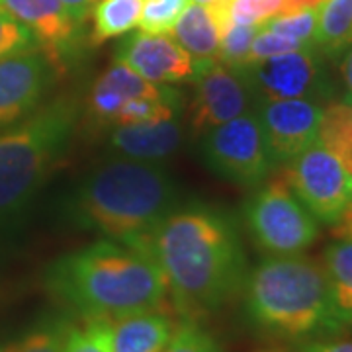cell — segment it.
<instances>
[{
    "instance_id": "cell-1",
    "label": "cell",
    "mask_w": 352,
    "mask_h": 352,
    "mask_svg": "<svg viewBox=\"0 0 352 352\" xmlns=\"http://www.w3.org/2000/svg\"><path fill=\"white\" fill-rule=\"evenodd\" d=\"M127 247L157 263L182 319L219 311L239 296L249 274L237 227L214 208L175 210Z\"/></svg>"
},
{
    "instance_id": "cell-2",
    "label": "cell",
    "mask_w": 352,
    "mask_h": 352,
    "mask_svg": "<svg viewBox=\"0 0 352 352\" xmlns=\"http://www.w3.org/2000/svg\"><path fill=\"white\" fill-rule=\"evenodd\" d=\"M51 296L82 319H120L161 309L166 282L151 256L102 239L55 258L45 270Z\"/></svg>"
},
{
    "instance_id": "cell-3",
    "label": "cell",
    "mask_w": 352,
    "mask_h": 352,
    "mask_svg": "<svg viewBox=\"0 0 352 352\" xmlns=\"http://www.w3.org/2000/svg\"><path fill=\"white\" fill-rule=\"evenodd\" d=\"M175 208L173 176L161 164L124 157L100 164L73 190L67 215L73 226L129 245Z\"/></svg>"
},
{
    "instance_id": "cell-4",
    "label": "cell",
    "mask_w": 352,
    "mask_h": 352,
    "mask_svg": "<svg viewBox=\"0 0 352 352\" xmlns=\"http://www.w3.org/2000/svg\"><path fill=\"white\" fill-rule=\"evenodd\" d=\"M241 292L249 323L270 337L305 340L344 331L323 264L309 256H266L247 274Z\"/></svg>"
},
{
    "instance_id": "cell-5",
    "label": "cell",
    "mask_w": 352,
    "mask_h": 352,
    "mask_svg": "<svg viewBox=\"0 0 352 352\" xmlns=\"http://www.w3.org/2000/svg\"><path fill=\"white\" fill-rule=\"evenodd\" d=\"M78 108L59 98L0 131V221L18 214L73 138Z\"/></svg>"
},
{
    "instance_id": "cell-6",
    "label": "cell",
    "mask_w": 352,
    "mask_h": 352,
    "mask_svg": "<svg viewBox=\"0 0 352 352\" xmlns=\"http://www.w3.org/2000/svg\"><path fill=\"white\" fill-rule=\"evenodd\" d=\"M243 215L252 241L270 256L300 254L319 237V221L298 200L284 175L252 194Z\"/></svg>"
},
{
    "instance_id": "cell-7",
    "label": "cell",
    "mask_w": 352,
    "mask_h": 352,
    "mask_svg": "<svg viewBox=\"0 0 352 352\" xmlns=\"http://www.w3.org/2000/svg\"><path fill=\"white\" fill-rule=\"evenodd\" d=\"M292 192L317 221L333 226L352 204V173L319 141L289 161Z\"/></svg>"
},
{
    "instance_id": "cell-8",
    "label": "cell",
    "mask_w": 352,
    "mask_h": 352,
    "mask_svg": "<svg viewBox=\"0 0 352 352\" xmlns=\"http://www.w3.org/2000/svg\"><path fill=\"white\" fill-rule=\"evenodd\" d=\"M204 155L217 175L241 186L261 184L272 168L258 116L249 110L210 129L204 139Z\"/></svg>"
},
{
    "instance_id": "cell-9",
    "label": "cell",
    "mask_w": 352,
    "mask_h": 352,
    "mask_svg": "<svg viewBox=\"0 0 352 352\" xmlns=\"http://www.w3.org/2000/svg\"><path fill=\"white\" fill-rule=\"evenodd\" d=\"M194 96L190 124L194 133H208L249 110L254 98L243 69L212 59H194Z\"/></svg>"
},
{
    "instance_id": "cell-10",
    "label": "cell",
    "mask_w": 352,
    "mask_h": 352,
    "mask_svg": "<svg viewBox=\"0 0 352 352\" xmlns=\"http://www.w3.org/2000/svg\"><path fill=\"white\" fill-rule=\"evenodd\" d=\"M251 85L252 96L258 102L288 100V98H323L329 80L317 47L280 53L263 61L243 67Z\"/></svg>"
},
{
    "instance_id": "cell-11",
    "label": "cell",
    "mask_w": 352,
    "mask_h": 352,
    "mask_svg": "<svg viewBox=\"0 0 352 352\" xmlns=\"http://www.w3.org/2000/svg\"><path fill=\"white\" fill-rule=\"evenodd\" d=\"M55 69L39 47L0 59V129L20 124L38 110L50 90Z\"/></svg>"
},
{
    "instance_id": "cell-12",
    "label": "cell",
    "mask_w": 352,
    "mask_h": 352,
    "mask_svg": "<svg viewBox=\"0 0 352 352\" xmlns=\"http://www.w3.org/2000/svg\"><path fill=\"white\" fill-rule=\"evenodd\" d=\"M323 108L307 98L258 102L264 143L274 163H289L317 141Z\"/></svg>"
},
{
    "instance_id": "cell-13",
    "label": "cell",
    "mask_w": 352,
    "mask_h": 352,
    "mask_svg": "<svg viewBox=\"0 0 352 352\" xmlns=\"http://www.w3.org/2000/svg\"><path fill=\"white\" fill-rule=\"evenodd\" d=\"M116 61L155 85L182 82L194 75L192 55L166 34L139 32L129 36L118 45Z\"/></svg>"
},
{
    "instance_id": "cell-14",
    "label": "cell",
    "mask_w": 352,
    "mask_h": 352,
    "mask_svg": "<svg viewBox=\"0 0 352 352\" xmlns=\"http://www.w3.org/2000/svg\"><path fill=\"white\" fill-rule=\"evenodd\" d=\"M0 8L25 25L38 47L59 69L71 53L78 24L69 16L61 0H0Z\"/></svg>"
},
{
    "instance_id": "cell-15",
    "label": "cell",
    "mask_w": 352,
    "mask_h": 352,
    "mask_svg": "<svg viewBox=\"0 0 352 352\" xmlns=\"http://www.w3.org/2000/svg\"><path fill=\"white\" fill-rule=\"evenodd\" d=\"M173 94H178L175 88H170L168 85L149 82L138 73H133L131 69H127L126 65L116 61L94 82L88 104H90V113L98 122L113 124L116 113L120 112V108L126 102L135 98H163Z\"/></svg>"
},
{
    "instance_id": "cell-16",
    "label": "cell",
    "mask_w": 352,
    "mask_h": 352,
    "mask_svg": "<svg viewBox=\"0 0 352 352\" xmlns=\"http://www.w3.org/2000/svg\"><path fill=\"white\" fill-rule=\"evenodd\" d=\"M182 145V127L173 120L151 124L116 126L110 135V147L126 159L157 163L170 157Z\"/></svg>"
},
{
    "instance_id": "cell-17",
    "label": "cell",
    "mask_w": 352,
    "mask_h": 352,
    "mask_svg": "<svg viewBox=\"0 0 352 352\" xmlns=\"http://www.w3.org/2000/svg\"><path fill=\"white\" fill-rule=\"evenodd\" d=\"M176 321L161 309L138 311L112 321L113 352H163Z\"/></svg>"
},
{
    "instance_id": "cell-18",
    "label": "cell",
    "mask_w": 352,
    "mask_h": 352,
    "mask_svg": "<svg viewBox=\"0 0 352 352\" xmlns=\"http://www.w3.org/2000/svg\"><path fill=\"white\" fill-rule=\"evenodd\" d=\"M323 270L339 323L342 329L352 327V241L340 239L329 245L323 254Z\"/></svg>"
},
{
    "instance_id": "cell-19",
    "label": "cell",
    "mask_w": 352,
    "mask_h": 352,
    "mask_svg": "<svg viewBox=\"0 0 352 352\" xmlns=\"http://www.w3.org/2000/svg\"><path fill=\"white\" fill-rule=\"evenodd\" d=\"M170 34L188 51L192 59H212L217 55L219 32L210 8L204 4H190Z\"/></svg>"
},
{
    "instance_id": "cell-20",
    "label": "cell",
    "mask_w": 352,
    "mask_h": 352,
    "mask_svg": "<svg viewBox=\"0 0 352 352\" xmlns=\"http://www.w3.org/2000/svg\"><path fill=\"white\" fill-rule=\"evenodd\" d=\"M315 47L337 59L352 45V0H325L317 8Z\"/></svg>"
},
{
    "instance_id": "cell-21",
    "label": "cell",
    "mask_w": 352,
    "mask_h": 352,
    "mask_svg": "<svg viewBox=\"0 0 352 352\" xmlns=\"http://www.w3.org/2000/svg\"><path fill=\"white\" fill-rule=\"evenodd\" d=\"M145 0H98L92 14V43L120 38L139 24Z\"/></svg>"
},
{
    "instance_id": "cell-22",
    "label": "cell",
    "mask_w": 352,
    "mask_h": 352,
    "mask_svg": "<svg viewBox=\"0 0 352 352\" xmlns=\"http://www.w3.org/2000/svg\"><path fill=\"white\" fill-rule=\"evenodd\" d=\"M317 141L352 173V104L333 102L321 113Z\"/></svg>"
},
{
    "instance_id": "cell-23",
    "label": "cell",
    "mask_w": 352,
    "mask_h": 352,
    "mask_svg": "<svg viewBox=\"0 0 352 352\" xmlns=\"http://www.w3.org/2000/svg\"><path fill=\"white\" fill-rule=\"evenodd\" d=\"M69 325L71 319L65 315H47L20 335L0 342V352H63Z\"/></svg>"
},
{
    "instance_id": "cell-24",
    "label": "cell",
    "mask_w": 352,
    "mask_h": 352,
    "mask_svg": "<svg viewBox=\"0 0 352 352\" xmlns=\"http://www.w3.org/2000/svg\"><path fill=\"white\" fill-rule=\"evenodd\" d=\"M63 352H113L112 321L85 319L82 325L71 321L65 337Z\"/></svg>"
},
{
    "instance_id": "cell-25",
    "label": "cell",
    "mask_w": 352,
    "mask_h": 352,
    "mask_svg": "<svg viewBox=\"0 0 352 352\" xmlns=\"http://www.w3.org/2000/svg\"><path fill=\"white\" fill-rule=\"evenodd\" d=\"M261 25L231 24L226 32L219 36V47L215 59L221 63L243 69L249 65V53L254 36L258 34Z\"/></svg>"
},
{
    "instance_id": "cell-26",
    "label": "cell",
    "mask_w": 352,
    "mask_h": 352,
    "mask_svg": "<svg viewBox=\"0 0 352 352\" xmlns=\"http://www.w3.org/2000/svg\"><path fill=\"white\" fill-rule=\"evenodd\" d=\"M188 6L190 0H145L139 30L145 34H170Z\"/></svg>"
},
{
    "instance_id": "cell-27",
    "label": "cell",
    "mask_w": 352,
    "mask_h": 352,
    "mask_svg": "<svg viewBox=\"0 0 352 352\" xmlns=\"http://www.w3.org/2000/svg\"><path fill=\"white\" fill-rule=\"evenodd\" d=\"M264 30H270L284 38L296 39L305 47H315V28H317V8H307L300 12L278 14L274 18L266 20Z\"/></svg>"
},
{
    "instance_id": "cell-28",
    "label": "cell",
    "mask_w": 352,
    "mask_h": 352,
    "mask_svg": "<svg viewBox=\"0 0 352 352\" xmlns=\"http://www.w3.org/2000/svg\"><path fill=\"white\" fill-rule=\"evenodd\" d=\"M226 6L229 24L261 25L282 12L284 0H219Z\"/></svg>"
},
{
    "instance_id": "cell-29",
    "label": "cell",
    "mask_w": 352,
    "mask_h": 352,
    "mask_svg": "<svg viewBox=\"0 0 352 352\" xmlns=\"http://www.w3.org/2000/svg\"><path fill=\"white\" fill-rule=\"evenodd\" d=\"M163 352H221V349L214 335L201 327L200 321L184 319L176 325L175 335Z\"/></svg>"
},
{
    "instance_id": "cell-30",
    "label": "cell",
    "mask_w": 352,
    "mask_h": 352,
    "mask_svg": "<svg viewBox=\"0 0 352 352\" xmlns=\"http://www.w3.org/2000/svg\"><path fill=\"white\" fill-rule=\"evenodd\" d=\"M32 47H38L32 32L0 8V59Z\"/></svg>"
},
{
    "instance_id": "cell-31",
    "label": "cell",
    "mask_w": 352,
    "mask_h": 352,
    "mask_svg": "<svg viewBox=\"0 0 352 352\" xmlns=\"http://www.w3.org/2000/svg\"><path fill=\"white\" fill-rule=\"evenodd\" d=\"M303 47H305V45L300 43V41L284 38V36L274 34V32H270V30H264L263 24H261V30H258V34L254 36V39H252V43H251L249 63L263 61V59L274 57V55H280V53L303 50Z\"/></svg>"
},
{
    "instance_id": "cell-32",
    "label": "cell",
    "mask_w": 352,
    "mask_h": 352,
    "mask_svg": "<svg viewBox=\"0 0 352 352\" xmlns=\"http://www.w3.org/2000/svg\"><path fill=\"white\" fill-rule=\"evenodd\" d=\"M296 352H352V339L309 340L302 346H298Z\"/></svg>"
},
{
    "instance_id": "cell-33",
    "label": "cell",
    "mask_w": 352,
    "mask_h": 352,
    "mask_svg": "<svg viewBox=\"0 0 352 352\" xmlns=\"http://www.w3.org/2000/svg\"><path fill=\"white\" fill-rule=\"evenodd\" d=\"M61 2H63L65 8H67L69 16L75 20L76 24L80 25L90 16V10L94 8V4L98 0H61Z\"/></svg>"
},
{
    "instance_id": "cell-34",
    "label": "cell",
    "mask_w": 352,
    "mask_h": 352,
    "mask_svg": "<svg viewBox=\"0 0 352 352\" xmlns=\"http://www.w3.org/2000/svg\"><path fill=\"white\" fill-rule=\"evenodd\" d=\"M333 235L337 239H346L352 241V204L344 210V214L340 215L339 221L333 223Z\"/></svg>"
},
{
    "instance_id": "cell-35",
    "label": "cell",
    "mask_w": 352,
    "mask_h": 352,
    "mask_svg": "<svg viewBox=\"0 0 352 352\" xmlns=\"http://www.w3.org/2000/svg\"><path fill=\"white\" fill-rule=\"evenodd\" d=\"M325 0H284L282 12L280 14H292L307 10V8H319Z\"/></svg>"
},
{
    "instance_id": "cell-36",
    "label": "cell",
    "mask_w": 352,
    "mask_h": 352,
    "mask_svg": "<svg viewBox=\"0 0 352 352\" xmlns=\"http://www.w3.org/2000/svg\"><path fill=\"white\" fill-rule=\"evenodd\" d=\"M340 75L344 80V87H346V94H352V45L349 47V53L344 55L342 65H340Z\"/></svg>"
},
{
    "instance_id": "cell-37",
    "label": "cell",
    "mask_w": 352,
    "mask_h": 352,
    "mask_svg": "<svg viewBox=\"0 0 352 352\" xmlns=\"http://www.w3.org/2000/svg\"><path fill=\"white\" fill-rule=\"evenodd\" d=\"M194 2H196V4H204V6H206V4H210V2H214V0H194Z\"/></svg>"
},
{
    "instance_id": "cell-38",
    "label": "cell",
    "mask_w": 352,
    "mask_h": 352,
    "mask_svg": "<svg viewBox=\"0 0 352 352\" xmlns=\"http://www.w3.org/2000/svg\"><path fill=\"white\" fill-rule=\"evenodd\" d=\"M344 100L349 102V104H352V94H346V96H344Z\"/></svg>"
}]
</instances>
